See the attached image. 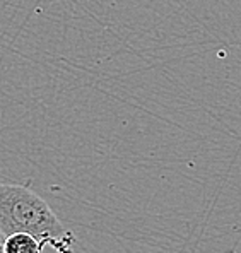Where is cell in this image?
Segmentation results:
<instances>
[{"label":"cell","mask_w":241,"mask_h":253,"mask_svg":"<svg viewBox=\"0 0 241 253\" xmlns=\"http://www.w3.org/2000/svg\"><path fill=\"white\" fill-rule=\"evenodd\" d=\"M43 243L29 233H12L3 236V253H41Z\"/></svg>","instance_id":"obj_2"},{"label":"cell","mask_w":241,"mask_h":253,"mask_svg":"<svg viewBox=\"0 0 241 253\" xmlns=\"http://www.w3.org/2000/svg\"><path fill=\"white\" fill-rule=\"evenodd\" d=\"M0 233H29L43 247L58 253H74L76 238L58 221L55 212L33 190L22 185L0 183Z\"/></svg>","instance_id":"obj_1"},{"label":"cell","mask_w":241,"mask_h":253,"mask_svg":"<svg viewBox=\"0 0 241 253\" xmlns=\"http://www.w3.org/2000/svg\"><path fill=\"white\" fill-rule=\"evenodd\" d=\"M0 253H3V234L0 233Z\"/></svg>","instance_id":"obj_3"}]
</instances>
